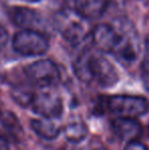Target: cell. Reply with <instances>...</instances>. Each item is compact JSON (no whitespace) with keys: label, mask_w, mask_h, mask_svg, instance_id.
<instances>
[{"label":"cell","mask_w":149,"mask_h":150,"mask_svg":"<svg viewBox=\"0 0 149 150\" xmlns=\"http://www.w3.org/2000/svg\"><path fill=\"white\" fill-rule=\"evenodd\" d=\"M74 71L81 82L95 83L102 88L112 87L119 81L114 65L97 50L82 52L74 63Z\"/></svg>","instance_id":"obj_1"},{"label":"cell","mask_w":149,"mask_h":150,"mask_svg":"<svg viewBox=\"0 0 149 150\" xmlns=\"http://www.w3.org/2000/svg\"><path fill=\"white\" fill-rule=\"evenodd\" d=\"M117 32V41L112 55L123 64H131L139 58L141 41L134 26L126 20L113 23Z\"/></svg>","instance_id":"obj_2"},{"label":"cell","mask_w":149,"mask_h":150,"mask_svg":"<svg viewBox=\"0 0 149 150\" xmlns=\"http://www.w3.org/2000/svg\"><path fill=\"white\" fill-rule=\"evenodd\" d=\"M88 20L81 16L74 9H64L55 16V26L61 36L74 45H79L91 37Z\"/></svg>","instance_id":"obj_3"},{"label":"cell","mask_w":149,"mask_h":150,"mask_svg":"<svg viewBox=\"0 0 149 150\" xmlns=\"http://www.w3.org/2000/svg\"><path fill=\"white\" fill-rule=\"evenodd\" d=\"M105 105L117 117L136 119L149 110L148 100L138 95H112L106 98Z\"/></svg>","instance_id":"obj_4"},{"label":"cell","mask_w":149,"mask_h":150,"mask_svg":"<svg viewBox=\"0 0 149 150\" xmlns=\"http://www.w3.org/2000/svg\"><path fill=\"white\" fill-rule=\"evenodd\" d=\"M12 46L20 55L40 56L45 54L49 49V41L41 32L22 30L13 36Z\"/></svg>","instance_id":"obj_5"},{"label":"cell","mask_w":149,"mask_h":150,"mask_svg":"<svg viewBox=\"0 0 149 150\" xmlns=\"http://www.w3.org/2000/svg\"><path fill=\"white\" fill-rule=\"evenodd\" d=\"M27 77L41 89L53 88L60 81L58 67L50 59H41L29 64L25 69Z\"/></svg>","instance_id":"obj_6"},{"label":"cell","mask_w":149,"mask_h":150,"mask_svg":"<svg viewBox=\"0 0 149 150\" xmlns=\"http://www.w3.org/2000/svg\"><path fill=\"white\" fill-rule=\"evenodd\" d=\"M33 111L43 119H58L64 111V103L60 96L52 91V88H45L34 94L31 103Z\"/></svg>","instance_id":"obj_7"},{"label":"cell","mask_w":149,"mask_h":150,"mask_svg":"<svg viewBox=\"0 0 149 150\" xmlns=\"http://www.w3.org/2000/svg\"><path fill=\"white\" fill-rule=\"evenodd\" d=\"M94 47L99 52L112 53L117 41V32L112 24H100L94 27L91 32Z\"/></svg>","instance_id":"obj_8"},{"label":"cell","mask_w":149,"mask_h":150,"mask_svg":"<svg viewBox=\"0 0 149 150\" xmlns=\"http://www.w3.org/2000/svg\"><path fill=\"white\" fill-rule=\"evenodd\" d=\"M8 16L11 22L23 30L38 31L37 29L42 24L39 13L34 9L28 7H22V6L11 7L8 11Z\"/></svg>","instance_id":"obj_9"},{"label":"cell","mask_w":149,"mask_h":150,"mask_svg":"<svg viewBox=\"0 0 149 150\" xmlns=\"http://www.w3.org/2000/svg\"><path fill=\"white\" fill-rule=\"evenodd\" d=\"M114 134L121 140L129 143L132 141H138L142 135L141 124L136 119L128 117H117L112 122Z\"/></svg>","instance_id":"obj_10"},{"label":"cell","mask_w":149,"mask_h":150,"mask_svg":"<svg viewBox=\"0 0 149 150\" xmlns=\"http://www.w3.org/2000/svg\"><path fill=\"white\" fill-rule=\"evenodd\" d=\"M74 8L84 18L90 21L103 16L108 7L109 0H73Z\"/></svg>","instance_id":"obj_11"},{"label":"cell","mask_w":149,"mask_h":150,"mask_svg":"<svg viewBox=\"0 0 149 150\" xmlns=\"http://www.w3.org/2000/svg\"><path fill=\"white\" fill-rule=\"evenodd\" d=\"M31 128L35 133L44 140H54L58 137L60 129L47 119H35L31 120Z\"/></svg>","instance_id":"obj_12"},{"label":"cell","mask_w":149,"mask_h":150,"mask_svg":"<svg viewBox=\"0 0 149 150\" xmlns=\"http://www.w3.org/2000/svg\"><path fill=\"white\" fill-rule=\"evenodd\" d=\"M64 135L71 144H77L84 140L88 135V129L84 122H75L66 125Z\"/></svg>","instance_id":"obj_13"},{"label":"cell","mask_w":149,"mask_h":150,"mask_svg":"<svg viewBox=\"0 0 149 150\" xmlns=\"http://www.w3.org/2000/svg\"><path fill=\"white\" fill-rule=\"evenodd\" d=\"M34 92H32L27 87H16L11 91V96L13 100L20 106H28L31 105L32 100L34 98Z\"/></svg>","instance_id":"obj_14"},{"label":"cell","mask_w":149,"mask_h":150,"mask_svg":"<svg viewBox=\"0 0 149 150\" xmlns=\"http://www.w3.org/2000/svg\"><path fill=\"white\" fill-rule=\"evenodd\" d=\"M3 125L4 127H6V129H8L10 132H12L11 134L20 135L23 133L22 127H20V124L18 122V119L16 117V115L10 112L5 115V117L3 119Z\"/></svg>","instance_id":"obj_15"},{"label":"cell","mask_w":149,"mask_h":150,"mask_svg":"<svg viewBox=\"0 0 149 150\" xmlns=\"http://www.w3.org/2000/svg\"><path fill=\"white\" fill-rule=\"evenodd\" d=\"M141 79L145 89L149 92V58H146L141 64Z\"/></svg>","instance_id":"obj_16"},{"label":"cell","mask_w":149,"mask_h":150,"mask_svg":"<svg viewBox=\"0 0 149 150\" xmlns=\"http://www.w3.org/2000/svg\"><path fill=\"white\" fill-rule=\"evenodd\" d=\"M124 150H148V148L139 141H132V142L127 143Z\"/></svg>","instance_id":"obj_17"},{"label":"cell","mask_w":149,"mask_h":150,"mask_svg":"<svg viewBox=\"0 0 149 150\" xmlns=\"http://www.w3.org/2000/svg\"><path fill=\"white\" fill-rule=\"evenodd\" d=\"M8 42V33L5 28L0 26V51L5 47Z\"/></svg>","instance_id":"obj_18"},{"label":"cell","mask_w":149,"mask_h":150,"mask_svg":"<svg viewBox=\"0 0 149 150\" xmlns=\"http://www.w3.org/2000/svg\"><path fill=\"white\" fill-rule=\"evenodd\" d=\"M0 150H9L8 142L3 136L0 135Z\"/></svg>","instance_id":"obj_19"},{"label":"cell","mask_w":149,"mask_h":150,"mask_svg":"<svg viewBox=\"0 0 149 150\" xmlns=\"http://www.w3.org/2000/svg\"><path fill=\"white\" fill-rule=\"evenodd\" d=\"M61 150H82V149L75 146V144H71V145H68V146H64Z\"/></svg>","instance_id":"obj_20"},{"label":"cell","mask_w":149,"mask_h":150,"mask_svg":"<svg viewBox=\"0 0 149 150\" xmlns=\"http://www.w3.org/2000/svg\"><path fill=\"white\" fill-rule=\"evenodd\" d=\"M25 1L32 2V3H34V2H39V1H41V0H25Z\"/></svg>","instance_id":"obj_21"},{"label":"cell","mask_w":149,"mask_h":150,"mask_svg":"<svg viewBox=\"0 0 149 150\" xmlns=\"http://www.w3.org/2000/svg\"><path fill=\"white\" fill-rule=\"evenodd\" d=\"M95 150H106V149H104V148H98V149H95Z\"/></svg>","instance_id":"obj_22"},{"label":"cell","mask_w":149,"mask_h":150,"mask_svg":"<svg viewBox=\"0 0 149 150\" xmlns=\"http://www.w3.org/2000/svg\"><path fill=\"white\" fill-rule=\"evenodd\" d=\"M148 133H149V125H148Z\"/></svg>","instance_id":"obj_23"}]
</instances>
